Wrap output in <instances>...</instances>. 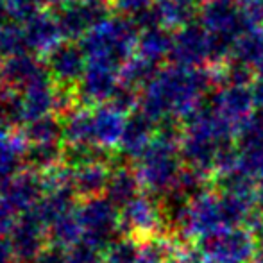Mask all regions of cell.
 <instances>
[{
	"label": "cell",
	"instance_id": "obj_7",
	"mask_svg": "<svg viewBox=\"0 0 263 263\" xmlns=\"http://www.w3.org/2000/svg\"><path fill=\"white\" fill-rule=\"evenodd\" d=\"M254 263H263V243H258V253L254 258Z\"/></svg>",
	"mask_w": 263,
	"mask_h": 263
},
{
	"label": "cell",
	"instance_id": "obj_3",
	"mask_svg": "<svg viewBox=\"0 0 263 263\" xmlns=\"http://www.w3.org/2000/svg\"><path fill=\"white\" fill-rule=\"evenodd\" d=\"M77 218L86 238L84 242L91 243L97 249H107L113 243V235L120 233V213H117V206L111 201L106 202L99 199L88 202Z\"/></svg>",
	"mask_w": 263,
	"mask_h": 263
},
{
	"label": "cell",
	"instance_id": "obj_5",
	"mask_svg": "<svg viewBox=\"0 0 263 263\" xmlns=\"http://www.w3.org/2000/svg\"><path fill=\"white\" fill-rule=\"evenodd\" d=\"M170 263H208V261L202 258L201 251L194 249V247H190L188 243H184V246L177 251V254L174 256V260Z\"/></svg>",
	"mask_w": 263,
	"mask_h": 263
},
{
	"label": "cell",
	"instance_id": "obj_8",
	"mask_svg": "<svg viewBox=\"0 0 263 263\" xmlns=\"http://www.w3.org/2000/svg\"><path fill=\"white\" fill-rule=\"evenodd\" d=\"M258 201H260V204H261V208H263V188L260 190V195H258Z\"/></svg>",
	"mask_w": 263,
	"mask_h": 263
},
{
	"label": "cell",
	"instance_id": "obj_4",
	"mask_svg": "<svg viewBox=\"0 0 263 263\" xmlns=\"http://www.w3.org/2000/svg\"><path fill=\"white\" fill-rule=\"evenodd\" d=\"M104 263H138V240L122 236L106 249Z\"/></svg>",
	"mask_w": 263,
	"mask_h": 263
},
{
	"label": "cell",
	"instance_id": "obj_2",
	"mask_svg": "<svg viewBox=\"0 0 263 263\" xmlns=\"http://www.w3.org/2000/svg\"><path fill=\"white\" fill-rule=\"evenodd\" d=\"M166 226L165 210L147 197H136L125 206L124 213H120V231H125L127 236L136 240L168 233Z\"/></svg>",
	"mask_w": 263,
	"mask_h": 263
},
{
	"label": "cell",
	"instance_id": "obj_1",
	"mask_svg": "<svg viewBox=\"0 0 263 263\" xmlns=\"http://www.w3.org/2000/svg\"><path fill=\"white\" fill-rule=\"evenodd\" d=\"M208 263H254L258 238L249 228H233L199 243Z\"/></svg>",
	"mask_w": 263,
	"mask_h": 263
},
{
	"label": "cell",
	"instance_id": "obj_6",
	"mask_svg": "<svg viewBox=\"0 0 263 263\" xmlns=\"http://www.w3.org/2000/svg\"><path fill=\"white\" fill-rule=\"evenodd\" d=\"M251 231L256 235L258 238V243H263V213L260 215V218H258V222L254 224V228L251 229Z\"/></svg>",
	"mask_w": 263,
	"mask_h": 263
}]
</instances>
